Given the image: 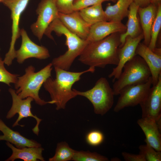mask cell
Segmentation results:
<instances>
[{"mask_svg": "<svg viewBox=\"0 0 161 161\" xmlns=\"http://www.w3.org/2000/svg\"><path fill=\"white\" fill-rule=\"evenodd\" d=\"M104 136L103 133L98 130H93L89 132L86 136V140L90 145L95 146L99 145L103 142Z\"/></svg>", "mask_w": 161, "mask_h": 161, "instance_id": "29", "label": "cell"}, {"mask_svg": "<svg viewBox=\"0 0 161 161\" xmlns=\"http://www.w3.org/2000/svg\"><path fill=\"white\" fill-rule=\"evenodd\" d=\"M75 151L65 142L58 143L54 156L50 158L49 161H68L72 160Z\"/></svg>", "mask_w": 161, "mask_h": 161, "instance_id": "24", "label": "cell"}, {"mask_svg": "<svg viewBox=\"0 0 161 161\" xmlns=\"http://www.w3.org/2000/svg\"><path fill=\"white\" fill-rule=\"evenodd\" d=\"M119 78L113 86L114 95H119L125 87L147 82L151 77L150 70L144 60L135 55L124 66Z\"/></svg>", "mask_w": 161, "mask_h": 161, "instance_id": "5", "label": "cell"}, {"mask_svg": "<svg viewBox=\"0 0 161 161\" xmlns=\"http://www.w3.org/2000/svg\"><path fill=\"white\" fill-rule=\"evenodd\" d=\"M133 2V0H117L114 5L108 4L104 11L106 21L121 22L128 16L129 6Z\"/></svg>", "mask_w": 161, "mask_h": 161, "instance_id": "22", "label": "cell"}, {"mask_svg": "<svg viewBox=\"0 0 161 161\" xmlns=\"http://www.w3.org/2000/svg\"><path fill=\"white\" fill-rule=\"evenodd\" d=\"M151 85V77L145 83L124 88L119 95L120 96L114 109V111L117 112L126 107L140 104L146 97Z\"/></svg>", "mask_w": 161, "mask_h": 161, "instance_id": "9", "label": "cell"}, {"mask_svg": "<svg viewBox=\"0 0 161 161\" xmlns=\"http://www.w3.org/2000/svg\"><path fill=\"white\" fill-rule=\"evenodd\" d=\"M58 18L69 30L82 39L86 40L92 25L83 18L79 11H74L67 14L59 12Z\"/></svg>", "mask_w": 161, "mask_h": 161, "instance_id": "14", "label": "cell"}, {"mask_svg": "<svg viewBox=\"0 0 161 161\" xmlns=\"http://www.w3.org/2000/svg\"><path fill=\"white\" fill-rule=\"evenodd\" d=\"M4 64L0 55V82L10 86L11 83L14 84L16 83L19 75L12 74L8 71L5 68Z\"/></svg>", "mask_w": 161, "mask_h": 161, "instance_id": "28", "label": "cell"}, {"mask_svg": "<svg viewBox=\"0 0 161 161\" xmlns=\"http://www.w3.org/2000/svg\"><path fill=\"white\" fill-rule=\"evenodd\" d=\"M126 26L121 22L102 21L92 25L85 40L87 44L102 39L115 33H122L126 30Z\"/></svg>", "mask_w": 161, "mask_h": 161, "instance_id": "15", "label": "cell"}, {"mask_svg": "<svg viewBox=\"0 0 161 161\" xmlns=\"http://www.w3.org/2000/svg\"><path fill=\"white\" fill-rule=\"evenodd\" d=\"M4 0H0V2L2 3V2Z\"/></svg>", "mask_w": 161, "mask_h": 161, "instance_id": "36", "label": "cell"}, {"mask_svg": "<svg viewBox=\"0 0 161 161\" xmlns=\"http://www.w3.org/2000/svg\"><path fill=\"white\" fill-rule=\"evenodd\" d=\"M38 17L30 26L33 34L41 41L51 23L58 18L59 12L52 0H41L36 10Z\"/></svg>", "mask_w": 161, "mask_h": 161, "instance_id": "10", "label": "cell"}, {"mask_svg": "<svg viewBox=\"0 0 161 161\" xmlns=\"http://www.w3.org/2000/svg\"><path fill=\"white\" fill-rule=\"evenodd\" d=\"M122 155L126 161H146L144 156L140 153L134 154L123 152Z\"/></svg>", "mask_w": 161, "mask_h": 161, "instance_id": "32", "label": "cell"}, {"mask_svg": "<svg viewBox=\"0 0 161 161\" xmlns=\"http://www.w3.org/2000/svg\"><path fill=\"white\" fill-rule=\"evenodd\" d=\"M104 0H73V11H78L92 5L102 4Z\"/></svg>", "mask_w": 161, "mask_h": 161, "instance_id": "31", "label": "cell"}, {"mask_svg": "<svg viewBox=\"0 0 161 161\" xmlns=\"http://www.w3.org/2000/svg\"><path fill=\"white\" fill-rule=\"evenodd\" d=\"M139 149V153L144 156L146 161H161V151H156L148 144L141 145Z\"/></svg>", "mask_w": 161, "mask_h": 161, "instance_id": "27", "label": "cell"}, {"mask_svg": "<svg viewBox=\"0 0 161 161\" xmlns=\"http://www.w3.org/2000/svg\"><path fill=\"white\" fill-rule=\"evenodd\" d=\"M59 12L65 14L72 12L73 0H52Z\"/></svg>", "mask_w": 161, "mask_h": 161, "instance_id": "30", "label": "cell"}, {"mask_svg": "<svg viewBox=\"0 0 161 161\" xmlns=\"http://www.w3.org/2000/svg\"><path fill=\"white\" fill-rule=\"evenodd\" d=\"M1 91V89H0V93Z\"/></svg>", "mask_w": 161, "mask_h": 161, "instance_id": "37", "label": "cell"}, {"mask_svg": "<svg viewBox=\"0 0 161 161\" xmlns=\"http://www.w3.org/2000/svg\"><path fill=\"white\" fill-rule=\"evenodd\" d=\"M151 0H133V2L140 7H144L147 6L151 4Z\"/></svg>", "mask_w": 161, "mask_h": 161, "instance_id": "33", "label": "cell"}, {"mask_svg": "<svg viewBox=\"0 0 161 161\" xmlns=\"http://www.w3.org/2000/svg\"><path fill=\"white\" fill-rule=\"evenodd\" d=\"M135 54L141 57L148 65L151 73L152 85H156L161 74V54L152 51L145 44L140 42L136 48Z\"/></svg>", "mask_w": 161, "mask_h": 161, "instance_id": "16", "label": "cell"}, {"mask_svg": "<svg viewBox=\"0 0 161 161\" xmlns=\"http://www.w3.org/2000/svg\"><path fill=\"white\" fill-rule=\"evenodd\" d=\"M30 0H4L2 2L11 12L12 24V35L9 50L6 54L3 60L5 64L11 65L16 58L15 45L17 39L20 37L21 29L19 25L22 14L26 9Z\"/></svg>", "mask_w": 161, "mask_h": 161, "instance_id": "7", "label": "cell"}, {"mask_svg": "<svg viewBox=\"0 0 161 161\" xmlns=\"http://www.w3.org/2000/svg\"><path fill=\"white\" fill-rule=\"evenodd\" d=\"M54 68L55 78L53 79L49 77L43 85L49 94L51 100L56 106V109H64L67 103L77 96L72 89L73 84L80 80L83 74L88 72L93 73L95 69L89 67L82 72H73L56 67Z\"/></svg>", "mask_w": 161, "mask_h": 161, "instance_id": "2", "label": "cell"}, {"mask_svg": "<svg viewBox=\"0 0 161 161\" xmlns=\"http://www.w3.org/2000/svg\"><path fill=\"white\" fill-rule=\"evenodd\" d=\"M74 161H108L109 159L97 152L75 151L72 159Z\"/></svg>", "mask_w": 161, "mask_h": 161, "instance_id": "26", "label": "cell"}, {"mask_svg": "<svg viewBox=\"0 0 161 161\" xmlns=\"http://www.w3.org/2000/svg\"><path fill=\"white\" fill-rule=\"evenodd\" d=\"M54 32L56 35L65 37V45L68 49L63 54L54 58L51 63L54 67L69 70L75 60L79 56L86 45V41L69 30L58 18L53 21L45 31L44 35L54 40L51 33Z\"/></svg>", "mask_w": 161, "mask_h": 161, "instance_id": "3", "label": "cell"}, {"mask_svg": "<svg viewBox=\"0 0 161 161\" xmlns=\"http://www.w3.org/2000/svg\"><path fill=\"white\" fill-rule=\"evenodd\" d=\"M161 27V3L157 5L156 16L152 25L151 32V40L148 48L153 51L156 48L157 37Z\"/></svg>", "mask_w": 161, "mask_h": 161, "instance_id": "25", "label": "cell"}, {"mask_svg": "<svg viewBox=\"0 0 161 161\" xmlns=\"http://www.w3.org/2000/svg\"><path fill=\"white\" fill-rule=\"evenodd\" d=\"M8 91L12 97V103L10 109L7 114L6 118L10 119L16 114H18V117L12 125L13 128L18 126L24 127V125L19 124V122L24 118L29 117L33 118L35 120L36 123L32 130L35 134L38 136L40 131L39 125L42 120L38 117L36 115H34L31 112V103L34 100L33 99L30 97L21 99L16 94V90L11 88L9 89Z\"/></svg>", "mask_w": 161, "mask_h": 161, "instance_id": "8", "label": "cell"}, {"mask_svg": "<svg viewBox=\"0 0 161 161\" xmlns=\"http://www.w3.org/2000/svg\"><path fill=\"white\" fill-rule=\"evenodd\" d=\"M0 131L3 134L0 135V141L8 142L19 148L25 147L41 146L37 141L30 139L21 135L18 131H14L8 126L0 118Z\"/></svg>", "mask_w": 161, "mask_h": 161, "instance_id": "18", "label": "cell"}, {"mask_svg": "<svg viewBox=\"0 0 161 161\" xmlns=\"http://www.w3.org/2000/svg\"><path fill=\"white\" fill-rule=\"evenodd\" d=\"M52 66L50 63L37 72H35V67L32 65L26 68L24 74L18 76L14 84L18 96L22 99L31 97L37 104L41 106L47 104H53L52 101H46L41 99L39 95L41 86L51 77Z\"/></svg>", "mask_w": 161, "mask_h": 161, "instance_id": "4", "label": "cell"}, {"mask_svg": "<svg viewBox=\"0 0 161 161\" xmlns=\"http://www.w3.org/2000/svg\"><path fill=\"white\" fill-rule=\"evenodd\" d=\"M77 96L84 97L92 103L95 113L103 115L112 108L114 96L112 89L105 78L98 79L91 89L81 92L73 89Z\"/></svg>", "mask_w": 161, "mask_h": 161, "instance_id": "6", "label": "cell"}, {"mask_svg": "<svg viewBox=\"0 0 161 161\" xmlns=\"http://www.w3.org/2000/svg\"><path fill=\"white\" fill-rule=\"evenodd\" d=\"M105 1H112L113 2H116V1H117V0H104Z\"/></svg>", "mask_w": 161, "mask_h": 161, "instance_id": "35", "label": "cell"}, {"mask_svg": "<svg viewBox=\"0 0 161 161\" xmlns=\"http://www.w3.org/2000/svg\"><path fill=\"white\" fill-rule=\"evenodd\" d=\"M6 144L11 149L12 153L5 161H14L17 159L24 161H45L42 154L44 149L41 146L26 147L19 148L9 142H6Z\"/></svg>", "mask_w": 161, "mask_h": 161, "instance_id": "19", "label": "cell"}, {"mask_svg": "<svg viewBox=\"0 0 161 161\" xmlns=\"http://www.w3.org/2000/svg\"><path fill=\"white\" fill-rule=\"evenodd\" d=\"M102 4H99L82 9L79 13L87 23L92 25L98 22L106 21Z\"/></svg>", "mask_w": 161, "mask_h": 161, "instance_id": "23", "label": "cell"}, {"mask_svg": "<svg viewBox=\"0 0 161 161\" xmlns=\"http://www.w3.org/2000/svg\"><path fill=\"white\" fill-rule=\"evenodd\" d=\"M137 123L144 132L145 137V140L156 151H161V129L154 120L146 118L140 119Z\"/></svg>", "mask_w": 161, "mask_h": 161, "instance_id": "17", "label": "cell"}, {"mask_svg": "<svg viewBox=\"0 0 161 161\" xmlns=\"http://www.w3.org/2000/svg\"><path fill=\"white\" fill-rule=\"evenodd\" d=\"M20 35L21 37V45L20 48L16 51V58L19 64H22L26 59L30 58L43 60L50 57L48 49L33 42L24 29H21Z\"/></svg>", "mask_w": 161, "mask_h": 161, "instance_id": "11", "label": "cell"}, {"mask_svg": "<svg viewBox=\"0 0 161 161\" xmlns=\"http://www.w3.org/2000/svg\"><path fill=\"white\" fill-rule=\"evenodd\" d=\"M139 8V7L133 2L129 6L127 16L128 20L126 26V30L124 32L120 35V48L123 45L127 37L134 38L141 33H140V28L137 15Z\"/></svg>", "mask_w": 161, "mask_h": 161, "instance_id": "21", "label": "cell"}, {"mask_svg": "<svg viewBox=\"0 0 161 161\" xmlns=\"http://www.w3.org/2000/svg\"><path fill=\"white\" fill-rule=\"evenodd\" d=\"M157 6L150 4L144 7H139L138 13L144 39V44L148 46L151 40V32L153 24L156 18Z\"/></svg>", "mask_w": 161, "mask_h": 161, "instance_id": "20", "label": "cell"}, {"mask_svg": "<svg viewBox=\"0 0 161 161\" xmlns=\"http://www.w3.org/2000/svg\"><path fill=\"white\" fill-rule=\"evenodd\" d=\"M143 38V32L134 38L128 36L126 38L123 45L119 48L118 63L116 67L113 68L112 72L108 76L110 78H113V82L119 77L125 64L136 55L137 47Z\"/></svg>", "mask_w": 161, "mask_h": 161, "instance_id": "13", "label": "cell"}, {"mask_svg": "<svg viewBox=\"0 0 161 161\" xmlns=\"http://www.w3.org/2000/svg\"><path fill=\"white\" fill-rule=\"evenodd\" d=\"M142 111V117L157 121L161 119V74L158 81L150 88L144 100L139 104Z\"/></svg>", "mask_w": 161, "mask_h": 161, "instance_id": "12", "label": "cell"}, {"mask_svg": "<svg viewBox=\"0 0 161 161\" xmlns=\"http://www.w3.org/2000/svg\"><path fill=\"white\" fill-rule=\"evenodd\" d=\"M120 33L112 34L101 40L88 44L79 56L82 64L95 68L109 64L117 65L120 44Z\"/></svg>", "mask_w": 161, "mask_h": 161, "instance_id": "1", "label": "cell"}, {"mask_svg": "<svg viewBox=\"0 0 161 161\" xmlns=\"http://www.w3.org/2000/svg\"><path fill=\"white\" fill-rule=\"evenodd\" d=\"M161 0H151V3L154 4L156 5H158L161 3Z\"/></svg>", "mask_w": 161, "mask_h": 161, "instance_id": "34", "label": "cell"}]
</instances>
